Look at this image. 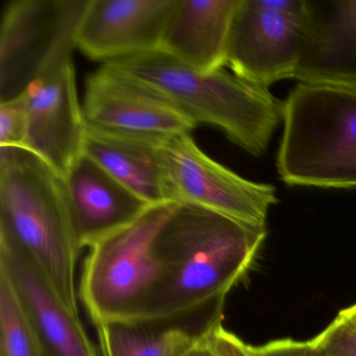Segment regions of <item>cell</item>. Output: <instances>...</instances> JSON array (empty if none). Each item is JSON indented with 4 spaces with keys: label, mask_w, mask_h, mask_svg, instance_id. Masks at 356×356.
I'll return each mask as SVG.
<instances>
[{
    "label": "cell",
    "mask_w": 356,
    "mask_h": 356,
    "mask_svg": "<svg viewBox=\"0 0 356 356\" xmlns=\"http://www.w3.org/2000/svg\"><path fill=\"white\" fill-rule=\"evenodd\" d=\"M339 314L356 328V304L350 306V307L345 308Z\"/></svg>",
    "instance_id": "d4e9b609"
},
{
    "label": "cell",
    "mask_w": 356,
    "mask_h": 356,
    "mask_svg": "<svg viewBox=\"0 0 356 356\" xmlns=\"http://www.w3.org/2000/svg\"><path fill=\"white\" fill-rule=\"evenodd\" d=\"M0 147L30 149V122L26 92L0 103Z\"/></svg>",
    "instance_id": "d6986e66"
},
{
    "label": "cell",
    "mask_w": 356,
    "mask_h": 356,
    "mask_svg": "<svg viewBox=\"0 0 356 356\" xmlns=\"http://www.w3.org/2000/svg\"><path fill=\"white\" fill-rule=\"evenodd\" d=\"M177 204L152 206L138 220L89 248L79 296L93 324L140 316L159 277L154 241Z\"/></svg>",
    "instance_id": "5b68a950"
},
{
    "label": "cell",
    "mask_w": 356,
    "mask_h": 356,
    "mask_svg": "<svg viewBox=\"0 0 356 356\" xmlns=\"http://www.w3.org/2000/svg\"><path fill=\"white\" fill-rule=\"evenodd\" d=\"M241 0H178L161 53L200 72L226 66L229 38Z\"/></svg>",
    "instance_id": "9a60e30c"
},
{
    "label": "cell",
    "mask_w": 356,
    "mask_h": 356,
    "mask_svg": "<svg viewBox=\"0 0 356 356\" xmlns=\"http://www.w3.org/2000/svg\"><path fill=\"white\" fill-rule=\"evenodd\" d=\"M282 124L276 166L285 184L356 187V86L298 82L283 102Z\"/></svg>",
    "instance_id": "277c9868"
},
{
    "label": "cell",
    "mask_w": 356,
    "mask_h": 356,
    "mask_svg": "<svg viewBox=\"0 0 356 356\" xmlns=\"http://www.w3.org/2000/svg\"><path fill=\"white\" fill-rule=\"evenodd\" d=\"M0 234L24 248L79 316L76 245L64 178L29 149L0 147Z\"/></svg>",
    "instance_id": "3957f363"
},
{
    "label": "cell",
    "mask_w": 356,
    "mask_h": 356,
    "mask_svg": "<svg viewBox=\"0 0 356 356\" xmlns=\"http://www.w3.org/2000/svg\"><path fill=\"white\" fill-rule=\"evenodd\" d=\"M185 356H214L213 353H212L211 350L207 347L205 341L204 343H200L197 347L193 348L191 352L186 354Z\"/></svg>",
    "instance_id": "484cf974"
},
{
    "label": "cell",
    "mask_w": 356,
    "mask_h": 356,
    "mask_svg": "<svg viewBox=\"0 0 356 356\" xmlns=\"http://www.w3.org/2000/svg\"><path fill=\"white\" fill-rule=\"evenodd\" d=\"M161 154L176 203L201 206L266 227L268 210L278 203L273 185L247 180L214 161L191 134L164 139Z\"/></svg>",
    "instance_id": "52a82bcc"
},
{
    "label": "cell",
    "mask_w": 356,
    "mask_h": 356,
    "mask_svg": "<svg viewBox=\"0 0 356 356\" xmlns=\"http://www.w3.org/2000/svg\"><path fill=\"white\" fill-rule=\"evenodd\" d=\"M163 140L113 134L86 127L83 153L149 205L176 203L162 159Z\"/></svg>",
    "instance_id": "2e32d148"
},
{
    "label": "cell",
    "mask_w": 356,
    "mask_h": 356,
    "mask_svg": "<svg viewBox=\"0 0 356 356\" xmlns=\"http://www.w3.org/2000/svg\"><path fill=\"white\" fill-rule=\"evenodd\" d=\"M252 356H331L312 341H297L291 339H277L261 346H250Z\"/></svg>",
    "instance_id": "7402d4cb"
},
{
    "label": "cell",
    "mask_w": 356,
    "mask_h": 356,
    "mask_svg": "<svg viewBox=\"0 0 356 356\" xmlns=\"http://www.w3.org/2000/svg\"><path fill=\"white\" fill-rule=\"evenodd\" d=\"M266 237V227L177 204L154 241L159 277L138 318L170 316L226 300Z\"/></svg>",
    "instance_id": "6da1fadb"
},
{
    "label": "cell",
    "mask_w": 356,
    "mask_h": 356,
    "mask_svg": "<svg viewBox=\"0 0 356 356\" xmlns=\"http://www.w3.org/2000/svg\"><path fill=\"white\" fill-rule=\"evenodd\" d=\"M225 301L170 316L99 323V351L102 356H185L222 324Z\"/></svg>",
    "instance_id": "5bb4252c"
},
{
    "label": "cell",
    "mask_w": 356,
    "mask_h": 356,
    "mask_svg": "<svg viewBox=\"0 0 356 356\" xmlns=\"http://www.w3.org/2000/svg\"><path fill=\"white\" fill-rule=\"evenodd\" d=\"M309 82H330L339 84L352 85L356 86V70L354 72H339V74H326Z\"/></svg>",
    "instance_id": "cb8c5ba5"
},
{
    "label": "cell",
    "mask_w": 356,
    "mask_h": 356,
    "mask_svg": "<svg viewBox=\"0 0 356 356\" xmlns=\"http://www.w3.org/2000/svg\"><path fill=\"white\" fill-rule=\"evenodd\" d=\"M310 341L331 356H356V328L339 314Z\"/></svg>",
    "instance_id": "ffe728a7"
},
{
    "label": "cell",
    "mask_w": 356,
    "mask_h": 356,
    "mask_svg": "<svg viewBox=\"0 0 356 356\" xmlns=\"http://www.w3.org/2000/svg\"><path fill=\"white\" fill-rule=\"evenodd\" d=\"M78 26L70 28L58 41L26 90L30 149L63 178L84 152L86 135L72 61Z\"/></svg>",
    "instance_id": "8992f818"
},
{
    "label": "cell",
    "mask_w": 356,
    "mask_h": 356,
    "mask_svg": "<svg viewBox=\"0 0 356 356\" xmlns=\"http://www.w3.org/2000/svg\"><path fill=\"white\" fill-rule=\"evenodd\" d=\"M79 249L126 228L152 207L83 153L64 177Z\"/></svg>",
    "instance_id": "4fadbf2b"
},
{
    "label": "cell",
    "mask_w": 356,
    "mask_h": 356,
    "mask_svg": "<svg viewBox=\"0 0 356 356\" xmlns=\"http://www.w3.org/2000/svg\"><path fill=\"white\" fill-rule=\"evenodd\" d=\"M83 114L87 128L141 138L191 134L197 126L161 95L104 64L87 78Z\"/></svg>",
    "instance_id": "9c48e42d"
},
{
    "label": "cell",
    "mask_w": 356,
    "mask_h": 356,
    "mask_svg": "<svg viewBox=\"0 0 356 356\" xmlns=\"http://www.w3.org/2000/svg\"><path fill=\"white\" fill-rule=\"evenodd\" d=\"M104 65L161 95L197 124L220 129L253 156L266 153L283 122V103L268 88L247 82L224 68L200 72L161 51Z\"/></svg>",
    "instance_id": "7a4b0ae2"
},
{
    "label": "cell",
    "mask_w": 356,
    "mask_h": 356,
    "mask_svg": "<svg viewBox=\"0 0 356 356\" xmlns=\"http://www.w3.org/2000/svg\"><path fill=\"white\" fill-rule=\"evenodd\" d=\"M88 0H13L0 26V103L26 92Z\"/></svg>",
    "instance_id": "ba28073f"
},
{
    "label": "cell",
    "mask_w": 356,
    "mask_h": 356,
    "mask_svg": "<svg viewBox=\"0 0 356 356\" xmlns=\"http://www.w3.org/2000/svg\"><path fill=\"white\" fill-rule=\"evenodd\" d=\"M0 356H43L36 337L14 295L0 274Z\"/></svg>",
    "instance_id": "ac0fdd59"
},
{
    "label": "cell",
    "mask_w": 356,
    "mask_h": 356,
    "mask_svg": "<svg viewBox=\"0 0 356 356\" xmlns=\"http://www.w3.org/2000/svg\"><path fill=\"white\" fill-rule=\"evenodd\" d=\"M356 70V0L333 3L326 26L308 41L295 80L309 82L326 74Z\"/></svg>",
    "instance_id": "e0dca14e"
},
{
    "label": "cell",
    "mask_w": 356,
    "mask_h": 356,
    "mask_svg": "<svg viewBox=\"0 0 356 356\" xmlns=\"http://www.w3.org/2000/svg\"><path fill=\"white\" fill-rule=\"evenodd\" d=\"M0 274L11 285L43 356H99L80 316L66 307L34 258L3 234Z\"/></svg>",
    "instance_id": "8fae6325"
},
{
    "label": "cell",
    "mask_w": 356,
    "mask_h": 356,
    "mask_svg": "<svg viewBox=\"0 0 356 356\" xmlns=\"http://www.w3.org/2000/svg\"><path fill=\"white\" fill-rule=\"evenodd\" d=\"M262 5L286 18L291 24L314 36L316 29L314 24V14L309 3L305 0H260Z\"/></svg>",
    "instance_id": "44dd1931"
},
{
    "label": "cell",
    "mask_w": 356,
    "mask_h": 356,
    "mask_svg": "<svg viewBox=\"0 0 356 356\" xmlns=\"http://www.w3.org/2000/svg\"><path fill=\"white\" fill-rule=\"evenodd\" d=\"M310 36L260 0H241L229 38L227 63L232 74L268 88L293 79Z\"/></svg>",
    "instance_id": "30bf717a"
},
{
    "label": "cell",
    "mask_w": 356,
    "mask_h": 356,
    "mask_svg": "<svg viewBox=\"0 0 356 356\" xmlns=\"http://www.w3.org/2000/svg\"><path fill=\"white\" fill-rule=\"evenodd\" d=\"M178 0H88L76 49L104 64L159 51Z\"/></svg>",
    "instance_id": "7c38bea8"
},
{
    "label": "cell",
    "mask_w": 356,
    "mask_h": 356,
    "mask_svg": "<svg viewBox=\"0 0 356 356\" xmlns=\"http://www.w3.org/2000/svg\"><path fill=\"white\" fill-rule=\"evenodd\" d=\"M205 343L214 356H252L249 345L243 343L234 333L225 329L222 324L212 329Z\"/></svg>",
    "instance_id": "603a6c76"
}]
</instances>
